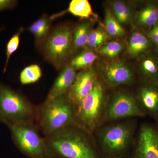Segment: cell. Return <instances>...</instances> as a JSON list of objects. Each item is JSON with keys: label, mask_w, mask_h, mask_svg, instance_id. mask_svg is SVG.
Returning a JSON list of instances; mask_svg holds the SVG:
<instances>
[{"label": "cell", "mask_w": 158, "mask_h": 158, "mask_svg": "<svg viewBox=\"0 0 158 158\" xmlns=\"http://www.w3.org/2000/svg\"><path fill=\"white\" fill-rule=\"evenodd\" d=\"M111 7L113 15L121 25L131 23L133 18V9L127 3L124 1H115L112 2Z\"/></svg>", "instance_id": "ffe728a7"}, {"label": "cell", "mask_w": 158, "mask_h": 158, "mask_svg": "<svg viewBox=\"0 0 158 158\" xmlns=\"http://www.w3.org/2000/svg\"><path fill=\"white\" fill-rule=\"evenodd\" d=\"M106 106L103 86L97 80L91 92L77 108L76 123L91 133L98 127Z\"/></svg>", "instance_id": "52a82bcc"}, {"label": "cell", "mask_w": 158, "mask_h": 158, "mask_svg": "<svg viewBox=\"0 0 158 158\" xmlns=\"http://www.w3.org/2000/svg\"><path fill=\"white\" fill-rule=\"evenodd\" d=\"M37 106L23 94L0 83V122L8 127L13 125L36 122Z\"/></svg>", "instance_id": "3957f363"}, {"label": "cell", "mask_w": 158, "mask_h": 158, "mask_svg": "<svg viewBox=\"0 0 158 158\" xmlns=\"http://www.w3.org/2000/svg\"><path fill=\"white\" fill-rule=\"evenodd\" d=\"M77 107L67 94L52 99H46L37 106L36 123L44 136L75 123Z\"/></svg>", "instance_id": "7a4b0ae2"}, {"label": "cell", "mask_w": 158, "mask_h": 158, "mask_svg": "<svg viewBox=\"0 0 158 158\" xmlns=\"http://www.w3.org/2000/svg\"><path fill=\"white\" fill-rule=\"evenodd\" d=\"M98 58V56L94 52L85 51L74 57L69 65L75 70L80 69H85L91 67Z\"/></svg>", "instance_id": "44dd1931"}, {"label": "cell", "mask_w": 158, "mask_h": 158, "mask_svg": "<svg viewBox=\"0 0 158 158\" xmlns=\"http://www.w3.org/2000/svg\"><path fill=\"white\" fill-rule=\"evenodd\" d=\"M102 73L106 82L112 86L128 85L134 80L129 67L119 61L106 63L102 68Z\"/></svg>", "instance_id": "8fae6325"}, {"label": "cell", "mask_w": 158, "mask_h": 158, "mask_svg": "<svg viewBox=\"0 0 158 158\" xmlns=\"http://www.w3.org/2000/svg\"><path fill=\"white\" fill-rule=\"evenodd\" d=\"M97 80L96 73L91 67L82 69L77 74L73 85L67 94L77 108L91 92Z\"/></svg>", "instance_id": "30bf717a"}, {"label": "cell", "mask_w": 158, "mask_h": 158, "mask_svg": "<svg viewBox=\"0 0 158 158\" xmlns=\"http://www.w3.org/2000/svg\"><path fill=\"white\" fill-rule=\"evenodd\" d=\"M9 128L14 144L28 157L54 158L44 137L40 135L36 122L13 125Z\"/></svg>", "instance_id": "5b68a950"}, {"label": "cell", "mask_w": 158, "mask_h": 158, "mask_svg": "<svg viewBox=\"0 0 158 158\" xmlns=\"http://www.w3.org/2000/svg\"><path fill=\"white\" fill-rule=\"evenodd\" d=\"M109 120L142 117L144 114L137 99L131 94L123 91L115 92L106 103L105 113Z\"/></svg>", "instance_id": "ba28073f"}, {"label": "cell", "mask_w": 158, "mask_h": 158, "mask_svg": "<svg viewBox=\"0 0 158 158\" xmlns=\"http://www.w3.org/2000/svg\"><path fill=\"white\" fill-rule=\"evenodd\" d=\"M135 158H158V128L145 124L139 130Z\"/></svg>", "instance_id": "9c48e42d"}, {"label": "cell", "mask_w": 158, "mask_h": 158, "mask_svg": "<svg viewBox=\"0 0 158 158\" xmlns=\"http://www.w3.org/2000/svg\"><path fill=\"white\" fill-rule=\"evenodd\" d=\"M139 67L145 82L158 83V49H151L141 56Z\"/></svg>", "instance_id": "5bb4252c"}, {"label": "cell", "mask_w": 158, "mask_h": 158, "mask_svg": "<svg viewBox=\"0 0 158 158\" xmlns=\"http://www.w3.org/2000/svg\"><path fill=\"white\" fill-rule=\"evenodd\" d=\"M76 75L75 69L69 64L65 66L56 79L46 98H54L68 93Z\"/></svg>", "instance_id": "4fadbf2b"}, {"label": "cell", "mask_w": 158, "mask_h": 158, "mask_svg": "<svg viewBox=\"0 0 158 158\" xmlns=\"http://www.w3.org/2000/svg\"><path fill=\"white\" fill-rule=\"evenodd\" d=\"M145 83L138 90V103L143 111L158 116V83Z\"/></svg>", "instance_id": "7c38bea8"}, {"label": "cell", "mask_w": 158, "mask_h": 158, "mask_svg": "<svg viewBox=\"0 0 158 158\" xmlns=\"http://www.w3.org/2000/svg\"><path fill=\"white\" fill-rule=\"evenodd\" d=\"M146 35L153 44L158 47V22L147 31Z\"/></svg>", "instance_id": "4316f807"}, {"label": "cell", "mask_w": 158, "mask_h": 158, "mask_svg": "<svg viewBox=\"0 0 158 158\" xmlns=\"http://www.w3.org/2000/svg\"><path fill=\"white\" fill-rule=\"evenodd\" d=\"M67 12L82 19L90 21V19L92 20L98 17L97 15L93 12L91 5L88 0H72L69 3L68 9L50 16L51 19H55Z\"/></svg>", "instance_id": "2e32d148"}, {"label": "cell", "mask_w": 158, "mask_h": 158, "mask_svg": "<svg viewBox=\"0 0 158 158\" xmlns=\"http://www.w3.org/2000/svg\"><path fill=\"white\" fill-rule=\"evenodd\" d=\"M153 44L147 35L139 31H135L129 40L128 54L133 58L142 56L151 49Z\"/></svg>", "instance_id": "9a60e30c"}, {"label": "cell", "mask_w": 158, "mask_h": 158, "mask_svg": "<svg viewBox=\"0 0 158 158\" xmlns=\"http://www.w3.org/2000/svg\"><path fill=\"white\" fill-rule=\"evenodd\" d=\"M109 35L105 28L102 26H99L96 29L91 30L87 47L90 49L96 50L106 44Z\"/></svg>", "instance_id": "cb8c5ba5"}, {"label": "cell", "mask_w": 158, "mask_h": 158, "mask_svg": "<svg viewBox=\"0 0 158 158\" xmlns=\"http://www.w3.org/2000/svg\"><path fill=\"white\" fill-rule=\"evenodd\" d=\"M18 2L11 0H0V11L13 9L17 5Z\"/></svg>", "instance_id": "83f0119b"}, {"label": "cell", "mask_w": 158, "mask_h": 158, "mask_svg": "<svg viewBox=\"0 0 158 158\" xmlns=\"http://www.w3.org/2000/svg\"><path fill=\"white\" fill-rule=\"evenodd\" d=\"M52 20L47 15H43L28 28V31L34 35L35 44L40 50L50 33Z\"/></svg>", "instance_id": "e0dca14e"}, {"label": "cell", "mask_w": 158, "mask_h": 158, "mask_svg": "<svg viewBox=\"0 0 158 158\" xmlns=\"http://www.w3.org/2000/svg\"><path fill=\"white\" fill-rule=\"evenodd\" d=\"M73 31L70 26L61 24L51 30L40 50L47 61L57 70L67 65L73 53L72 37Z\"/></svg>", "instance_id": "277c9868"}, {"label": "cell", "mask_w": 158, "mask_h": 158, "mask_svg": "<svg viewBox=\"0 0 158 158\" xmlns=\"http://www.w3.org/2000/svg\"><path fill=\"white\" fill-rule=\"evenodd\" d=\"M158 22V3L156 2H150L145 5L138 11L136 17L137 25L148 30Z\"/></svg>", "instance_id": "ac0fdd59"}, {"label": "cell", "mask_w": 158, "mask_h": 158, "mask_svg": "<svg viewBox=\"0 0 158 158\" xmlns=\"http://www.w3.org/2000/svg\"><path fill=\"white\" fill-rule=\"evenodd\" d=\"M91 31V21L86 20L79 23L73 34V52L87 47Z\"/></svg>", "instance_id": "d6986e66"}, {"label": "cell", "mask_w": 158, "mask_h": 158, "mask_svg": "<svg viewBox=\"0 0 158 158\" xmlns=\"http://www.w3.org/2000/svg\"><path fill=\"white\" fill-rule=\"evenodd\" d=\"M90 133L75 123L44 138L54 158H99Z\"/></svg>", "instance_id": "6da1fadb"}, {"label": "cell", "mask_w": 158, "mask_h": 158, "mask_svg": "<svg viewBox=\"0 0 158 158\" xmlns=\"http://www.w3.org/2000/svg\"><path fill=\"white\" fill-rule=\"evenodd\" d=\"M4 30V28L2 27L0 28V32H1L2 31H3V30Z\"/></svg>", "instance_id": "f1b7e54d"}, {"label": "cell", "mask_w": 158, "mask_h": 158, "mask_svg": "<svg viewBox=\"0 0 158 158\" xmlns=\"http://www.w3.org/2000/svg\"><path fill=\"white\" fill-rule=\"evenodd\" d=\"M135 130L133 121L108 125L98 133L99 144L104 151L111 155L123 153L132 143Z\"/></svg>", "instance_id": "8992f818"}, {"label": "cell", "mask_w": 158, "mask_h": 158, "mask_svg": "<svg viewBox=\"0 0 158 158\" xmlns=\"http://www.w3.org/2000/svg\"><path fill=\"white\" fill-rule=\"evenodd\" d=\"M42 75V70L39 65L32 64L22 71L20 73V81L23 85L34 84L38 81Z\"/></svg>", "instance_id": "603a6c76"}, {"label": "cell", "mask_w": 158, "mask_h": 158, "mask_svg": "<svg viewBox=\"0 0 158 158\" xmlns=\"http://www.w3.org/2000/svg\"><path fill=\"white\" fill-rule=\"evenodd\" d=\"M24 31L23 28L21 27L18 31L11 37L7 43L6 46V60L4 68V73L6 72L9 59L15 52L17 50L19 46L21 35Z\"/></svg>", "instance_id": "484cf974"}, {"label": "cell", "mask_w": 158, "mask_h": 158, "mask_svg": "<svg viewBox=\"0 0 158 158\" xmlns=\"http://www.w3.org/2000/svg\"><path fill=\"white\" fill-rule=\"evenodd\" d=\"M105 29L109 36L121 37L125 34V31L122 26L117 21L110 9L106 11Z\"/></svg>", "instance_id": "7402d4cb"}, {"label": "cell", "mask_w": 158, "mask_h": 158, "mask_svg": "<svg viewBox=\"0 0 158 158\" xmlns=\"http://www.w3.org/2000/svg\"><path fill=\"white\" fill-rule=\"evenodd\" d=\"M123 45L118 41H111L106 43L95 50L96 52L102 56L113 59L116 58L121 52Z\"/></svg>", "instance_id": "d4e9b609"}]
</instances>
